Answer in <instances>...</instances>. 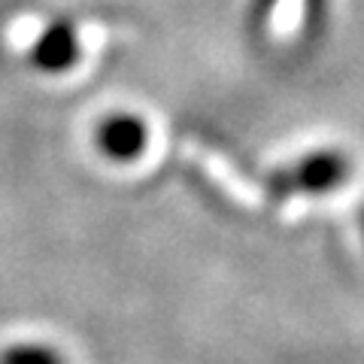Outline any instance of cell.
Listing matches in <instances>:
<instances>
[{
	"label": "cell",
	"instance_id": "7a4b0ae2",
	"mask_svg": "<svg viewBox=\"0 0 364 364\" xmlns=\"http://www.w3.org/2000/svg\"><path fill=\"white\" fill-rule=\"evenodd\" d=\"M97 149L112 161H134L149 146V124L131 112H112L97 124Z\"/></svg>",
	"mask_w": 364,
	"mask_h": 364
},
{
	"label": "cell",
	"instance_id": "5b68a950",
	"mask_svg": "<svg viewBox=\"0 0 364 364\" xmlns=\"http://www.w3.org/2000/svg\"><path fill=\"white\" fill-rule=\"evenodd\" d=\"M358 228H361V237H364V207L358 210Z\"/></svg>",
	"mask_w": 364,
	"mask_h": 364
},
{
	"label": "cell",
	"instance_id": "6da1fadb",
	"mask_svg": "<svg viewBox=\"0 0 364 364\" xmlns=\"http://www.w3.org/2000/svg\"><path fill=\"white\" fill-rule=\"evenodd\" d=\"M352 173V161L337 152V149H322L298 158L289 167H279L267 176V191L273 200H286V198H322L328 191H334L340 186H346V179Z\"/></svg>",
	"mask_w": 364,
	"mask_h": 364
},
{
	"label": "cell",
	"instance_id": "3957f363",
	"mask_svg": "<svg viewBox=\"0 0 364 364\" xmlns=\"http://www.w3.org/2000/svg\"><path fill=\"white\" fill-rule=\"evenodd\" d=\"M79 58V46H76V33L67 21H58L43 33L33 46V64L43 67L49 73H61L67 70L73 61Z\"/></svg>",
	"mask_w": 364,
	"mask_h": 364
},
{
	"label": "cell",
	"instance_id": "277c9868",
	"mask_svg": "<svg viewBox=\"0 0 364 364\" xmlns=\"http://www.w3.org/2000/svg\"><path fill=\"white\" fill-rule=\"evenodd\" d=\"M0 364H67V358L52 343H13L0 352Z\"/></svg>",
	"mask_w": 364,
	"mask_h": 364
}]
</instances>
